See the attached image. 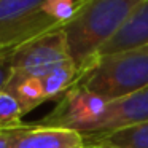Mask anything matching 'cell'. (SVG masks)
Here are the masks:
<instances>
[{
	"mask_svg": "<svg viewBox=\"0 0 148 148\" xmlns=\"http://www.w3.org/2000/svg\"><path fill=\"white\" fill-rule=\"evenodd\" d=\"M69 61H72V58L62 29L37 37L11 53V69L37 78H43Z\"/></svg>",
	"mask_w": 148,
	"mask_h": 148,
	"instance_id": "obj_5",
	"label": "cell"
},
{
	"mask_svg": "<svg viewBox=\"0 0 148 148\" xmlns=\"http://www.w3.org/2000/svg\"><path fill=\"white\" fill-rule=\"evenodd\" d=\"M46 0H0V51L14 49L48 32L62 29L45 10Z\"/></svg>",
	"mask_w": 148,
	"mask_h": 148,
	"instance_id": "obj_3",
	"label": "cell"
},
{
	"mask_svg": "<svg viewBox=\"0 0 148 148\" xmlns=\"http://www.w3.org/2000/svg\"><path fill=\"white\" fill-rule=\"evenodd\" d=\"M145 0H80L77 13L62 27L78 78L99 51L127 24Z\"/></svg>",
	"mask_w": 148,
	"mask_h": 148,
	"instance_id": "obj_1",
	"label": "cell"
},
{
	"mask_svg": "<svg viewBox=\"0 0 148 148\" xmlns=\"http://www.w3.org/2000/svg\"><path fill=\"white\" fill-rule=\"evenodd\" d=\"M107 103L108 100L88 91L83 84L75 83L40 124L72 129L81 134H92L97 129Z\"/></svg>",
	"mask_w": 148,
	"mask_h": 148,
	"instance_id": "obj_4",
	"label": "cell"
},
{
	"mask_svg": "<svg viewBox=\"0 0 148 148\" xmlns=\"http://www.w3.org/2000/svg\"><path fill=\"white\" fill-rule=\"evenodd\" d=\"M2 91L11 94L18 100L24 115L37 108L40 103L46 102L42 80L37 77L23 73V72H11L10 78H8L7 84L3 86Z\"/></svg>",
	"mask_w": 148,
	"mask_h": 148,
	"instance_id": "obj_9",
	"label": "cell"
},
{
	"mask_svg": "<svg viewBox=\"0 0 148 148\" xmlns=\"http://www.w3.org/2000/svg\"><path fill=\"white\" fill-rule=\"evenodd\" d=\"M83 135L86 143H103L113 148H148V121L107 134Z\"/></svg>",
	"mask_w": 148,
	"mask_h": 148,
	"instance_id": "obj_10",
	"label": "cell"
},
{
	"mask_svg": "<svg viewBox=\"0 0 148 148\" xmlns=\"http://www.w3.org/2000/svg\"><path fill=\"white\" fill-rule=\"evenodd\" d=\"M11 53H13V49H2L0 51V91L3 89L11 72H13V69H11Z\"/></svg>",
	"mask_w": 148,
	"mask_h": 148,
	"instance_id": "obj_13",
	"label": "cell"
},
{
	"mask_svg": "<svg viewBox=\"0 0 148 148\" xmlns=\"http://www.w3.org/2000/svg\"><path fill=\"white\" fill-rule=\"evenodd\" d=\"M7 148H86L81 132L43 124H23L11 129Z\"/></svg>",
	"mask_w": 148,
	"mask_h": 148,
	"instance_id": "obj_6",
	"label": "cell"
},
{
	"mask_svg": "<svg viewBox=\"0 0 148 148\" xmlns=\"http://www.w3.org/2000/svg\"><path fill=\"white\" fill-rule=\"evenodd\" d=\"M40 80H42V84H43L46 100L61 99L78 81V70L75 67L73 61H69L65 64L56 67L53 72H49L48 75H45Z\"/></svg>",
	"mask_w": 148,
	"mask_h": 148,
	"instance_id": "obj_11",
	"label": "cell"
},
{
	"mask_svg": "<svg viewBox=\"0 0 148 148\" xmlns=\"http://www.w3.org/2000/svg\"><path fill=\"white\" fill-rule=\"evenodd\" d=\"M86 148H113V147H108V145L103 143H86Z\"/></svg>",
	"mask_w": 148,
	"mask_h": 148,
	"instance_id": "obj_15",
	"label": "cell"
},
{
	"mask_svg": "<svg viewBox=\"0 0 148 148\" xmlns=\"http://www.w3.org/2000/svg\"><path fill=\"white\" fill-rule=\"evenodd\" d=\"M77 83L105 100L148 88V45L97 56Z\"/></svg>",
	"mask_w": 148,
	"mask_h": 148,
	"instance_id": "obj_2",
	"label": "cell"
},
{
	"mask_svg": "<svg viewBox=\"0 0 148 148\" xmlns=\"http://www.w3.org/2000/svg\"><path fill=\"white\" fill-rule=\"evenodd\" d=\"M23 108L11 94L0 91V131H10L23 126Z\"/></svg>",
	"mask_w": 148,
	"mask_h": 148,
	"instance_id": "obj_12",
	"label": "cell"
},
{
	"mask_svg": "<svg viewBox=\"0 0 148 148\" xmlns=\"http://www.w3.org/2000/svg\"><path fill=\"white\" fill-rule=\"evenodd\" d=\"M148 45V0L138 7L124 27L103 46L97 56L112 54L124 49ZM96 56V58H97Z\"/></svg>",
	"mask_w": 148,
	"mask_h": 148,
	"instance_id": "obj_8",
	"label": "cell"
},
{
	"mask_svg": "<svg viewBox=\"0 0 148 148\" xmlns=\"http://www.w3.org/2000/svg\"><path fill=\"white\" fill-rule=\"evenodd\" d=\"M145 121H148V88L110 100L92 134H107Z\"/></svg>",
	"mask_w": 148,
	"mask_h": 148,
	"instance_id": "obj_7",
	"label": "cell"
},
{
	"mask_svg": "<svg viewBox=\"0 0 148 148\" xmlns=\"http://www.w3.org/2000/svg\"><path fill=\"white\" fill-rule=\"evenodd\" d=\"M10 131H0V148H7L8 147V138H10Z\"/></svg>",
	"mask_w": 148,
	"mask_h": 148,
	"instance_id": "obj_14",
	"label": "cell"
}]
</instances>
